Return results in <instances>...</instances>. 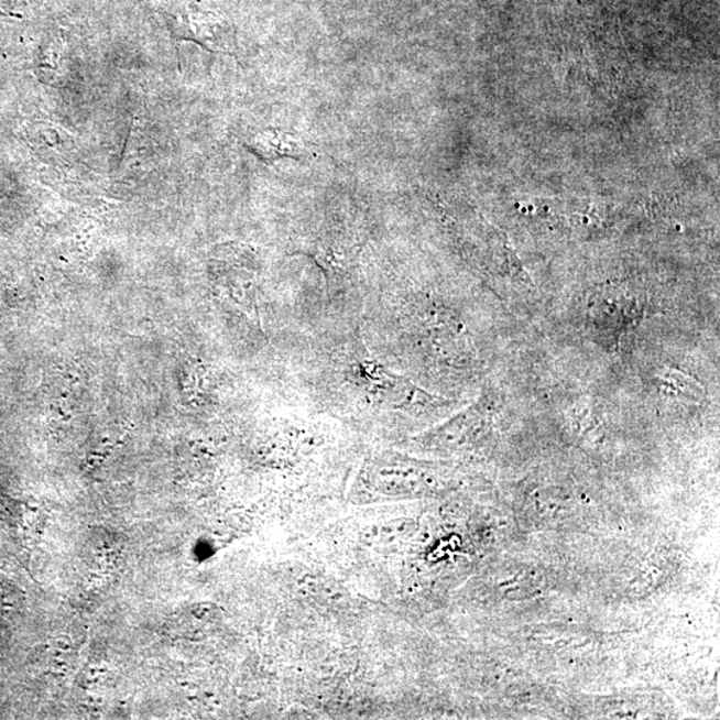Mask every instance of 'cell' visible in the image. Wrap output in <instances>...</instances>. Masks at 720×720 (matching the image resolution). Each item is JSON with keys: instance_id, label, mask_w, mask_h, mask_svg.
<instances>
[{"instance_id": "6da1fadb", "label": "cell", "mask_w": 720, "mask_h": 720, "mask_svg": "<svg viewBox=\"0 0 720 720\" xmlns=\"http://www.w3.org/2000/svg\"><path fill=\"white\" fill-rule=\"evenodd\" d=\"M364 237L356 226L347 222H325L315 236L307 238L298 254L313 258L326 276L327 286L351 281L358 269Z\"/></svg>"}, {"instance_id": "7a4b0ae2", "label": "cell", "mask_w": 720, "mask_h": 720, "mask_svg": "<svg viewBox=\"0 0 720 720\" xmlns=\"http://www.w3.org/2000/svg\"><path fill=\"white\" fill-rule=\"evenodd\" d=\"M350 360L345 364L343 378L350 390L357 395L366 397L371 403L386 404L395 408L406 404L419 393L406 379L388 370L378 360L369 356L368 350L358 340L352 347Z\"/></svg>"}, {"instance_id": "3957f363", "label": "cell", "mask_w": 720, "mask_h": 720, "mask_svg": "<svg viewBox=\"0 0 720 720\" xmlns=\"http://www.w3.org/2000/svg\"><path fill=\"white\" fill-rule=\"evenodd\" d=\"M264 162L273 163L283 157L302 160L314 155V150L299 135L281 129H268L259 132L249 144Z\"/></svg>"}]
</instances>
